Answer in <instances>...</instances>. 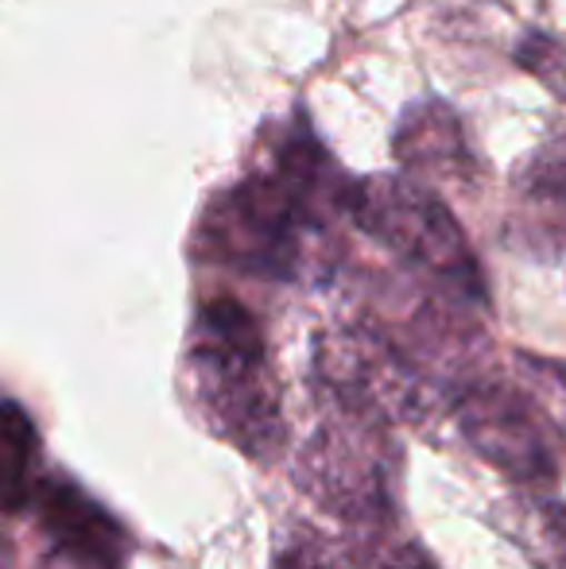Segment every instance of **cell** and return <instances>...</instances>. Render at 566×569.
<instances>
[{
    "mask_svg": "<svg viewBox=\"0 0 566 569\" xmlns=\"http://www.w3.org/2000/svg\"><path fill=\"white\" fill-rule=\"evenodd\" d=\"M520 62L532 70V74L544 78V82L552 86V90L566 93V82H563L559 74H555V70H563V74H566V67H563L566 54H563V47H559V43H552L547 36H532L528 43L520 47Z\"/></svg>",
    "mask_w": 566,
    "mask_h": 569,
    "instance_id": "obj_12",
    "label": "cell"
},
{
    "mask_svg": "<svg viewBox=\"0 0 566 569\" xmlns=\"http://www.w3.org/2000/svg\"><path fill=\"white\" fill-rule=\"evenodd\" d=\"M505 531L539 569H566V503L513 500L505 508Z\"/></svg>",
    "mask_w": 566,
    "mask_h": 569,
    "instance_id": "obj_10",
    "label": "cell"
},
{
    "mask_svg": "<svg viewBox=\"0 0 566 569\" xmlns=\"http://www.w3.org/2000/svg\"><path fill=\"white\" fill-rule=\"evenodd\" d=\"M346 221L427 276L458 302H485V276L446 202L411 174H365L349 182Z\"/></svg>",
    "mask_w": 566,
    "mask_h": 569,
    "instance_id": "obj_3",
    "label": "cell"
},
{
    "mask_svg": "<svg viewBox=\"0 0 566 569\" xmlns=\"http://www.w3.org/2000/svg\"><path fill=\"white\" fill-rule=\"evenodd\" d=\"M357 569H435V566L416 547H380L377 555H369Z\"/></svg>",
    "mask_w": 566,
    "mask_h": 569,
    "instance_id": "obj_13",
    "label": "cell"
},
{
    "mask_svg": "<svg viewBox=\"0 0 566 569\" xmlns=\"http://www.w3.org/2000/svg\"><path fill=\"white\" fill-rule=\"evenodd\" d=\"M39 523H43L51 550H67V555L101 558V562H125V531L106 508L90 500L78 485L70 480H39L36 500Z\"/></svg>",
    "mask_w": 566,
    "mask_h": 569,
    "instance_id": "obj_8",
    "label": "cell"
},
{
    "mask_svg": "<svg viewBox=\"0 0 566 569\" xmlns=\"http://www.w3.org/2000/svg\"><path fill=\"white\" fill-rule=\"evenodd\" d=\"M454 419L477 457L500 469L516 485H555L559 461L552 450V427L539 415L532 391L505 376H477L454 396Z\"/></svg>",
    "mask_w": 566,
    "mask_h": 569,
    "instance_id": "obj_5",
    "label": "cell"
},
{
    "mask_svg": "<svg viewBox=\"0 0 566 569\" xmlns=\"http://www.w3.org/2000/svg\"><path fill=\"white\" fill-rule=\"evenodd\" d=\"M393 151L404 171L424 187L435 182V187L469 190L481 174L477 151L469 148L458 113L438 98H424L404 109L393 136Z\"/></svg>",
    "mask_w": 566,
    "mask_h": 569,
    "instance_id": "obj_6",
    "label": "cell"
},
{
    "mask_svg": "<svg viewBox=\"0 0 566 569\" xmlns=\"http://www.w3.org/2000/svg\"><path fill=\"white\" fill-rule=\"evenodd\" d=\"M39 430L20 403H0V516H16L36 500Z\"/></svg>",
    "mask_w": 566,
    "mask_h": 569,
    "instance_id": "obj_9",
    "label": "cell"
},
{
    "mask_svg": "<svg viewBox=\"0 0 566 569\" xmlns=\"http://www.w3.org/2000/svg\"><path fill=\"white\" fill-rule=\"evenodd\" d=\"M43 569H121L117 562H101V558H82V555H67V550H51Z\"/></svg>",
    "mask_w": 566,
    "mask_h": 569,
    "instance_id": "obj_14",
    "label": "cell"
},
{
    "mask_svg": "<svg viewBox=\"0 0 566 569\" xmlns=\"http://www.w3.org/2000/svg\"><path fill=\"white\" fill-rule=\"evenodd\" d=\"M182 383L198 422L252 461L284 450V399L260 318L229 295H214L195 310Z\"/></svg>",
    "mask_w": 566,
    "mask_h": 569,
    "instance_id": "obj_2",
    "label": "cell"
},
{
    "mask_svg": "<svg viewBox=\"0 0 566 569\" xmlns=\"http://www.w3.org/2000/svg\"><path fill=\"white\" fill-rule=\"evenodd\" d=\"M349 182L307 120L287 117L260 136L249 171L206 202L198 256L276 283H322L341 263Z\"/></svg>",
    "mask_w": 566,
    "mask_h": 569,
    "instance_id": "obj_1",
    "label": "cell"
},
{
    "mask_svg": "<svg viewBox=\"0 0 566 569\" xmlns=\"http://www.w3.org/2000/svg\"><path fill=\"white\" fill-rule=\"evenodd\" d=\"M0 569H8V550H4V542H0Z\"/></svg>",
    "mask_w": 566,
    "mask_h": 569,
    "instance_id": "obj_15",
    "label": "cell"
},
{
    "mask_svg": "<svg viewBox=\"0 0 566 569\" xmlns=\"http://www.w3.org/2000/svg\"><path fill=\"white\" fill-rule=\"evenodd\" d=\"M513 232L539 256H566V128L516 174Z\"/></svg>",
    "mask_w": 566,
    "mask_h": 569,
    "instance_id": "obj_7",
    "label": "cell"
},
{
    "mask_svg": "<svg viewBox=\"0 0 566 569\" xmlns=\"http://www.w3.org/2000/svg\"><path fill=\"white\" fill-rule=\"evenodd\" d=\"M516 376L532 391V399H536L552 435L566 442V365L532 357V352H516Z\"/></svg>",
    "mask_w": 566,
    "mask_h": 569,
    "instance_id": "obj_11",
    "label": "cell"
},
{
    "mask_svg": "<svg viewBox=\"0 0 566 569\" xmlns=\"http://www.w3.org/2000/svg\"><path fill=\"white\" fill-rule=\"evenodd\" d=\"M326 419L299 457V485L318 508L334 511L349 523L380 527L393 511V469L388 453H396L388 427L361 407L322 399Z\"/></svg>",
    "mask_w": 566,
    "mask_h": 569,
    "instance_id": "obj_4",
    "label": "cell"
}]
</instances>
